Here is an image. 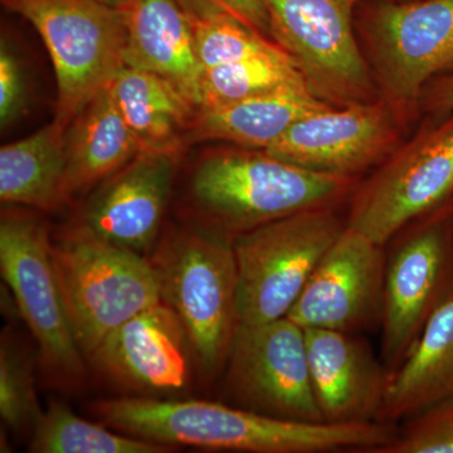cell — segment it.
<instances>
[{
    "instance_id": "52a82bcc",
    "label": "cell",
    "mask_w": 453,
    "mask_h": 453,
    "mask_svg": "<svg viewBox=\"0 0 453 453\" xmlns=\"http://www.w3.org/2000/svg\"><path fill=\"white\" fill-rule=\"evenodd\" d=\"M363 38L375 88L398 115L453 73V0H372Z\"/></svg>"
},
{
    "instance_id": "f1b7e54d",
    "label": "cell",
    "mask_w": 453,
    "mask_h": 453,
    "mask_svg": "<svg viewBox=\"0 0 453 453\" xmlns=\"http://www.w3.org/2000/svg\"><path fill=\"white\" fill-rule=\"evenodd\" d=\"M190 22H203L220 16L237 18L273 40L270 19L261 0H175Z\"/></svg>"
},
{
    "instance_id": "7402d4cb",
    "label": "cell",
    "mask_w": 453,
    "mask_h": 453,
    "mask_svg": "<svg viewBox=\"0 0 453 453\" xmlns=\"http://www.w3.org/2000/svg\"><path fill=\"white\" fill-rule=\"evenodd\" d=\"M65 153L67 199L103 183L142 153L109 86L89 101L65 130Z\"/></svg>"
},
{
    "instance_id": "ac0fdd59",
    "label": "cell",
    "mask_w": 453,
    "mask_h": 453,
    "mask_svg": "<svg viewBox=\"0 0 453 453\" xmlns=\"http://www.w3.org/2000/svg\"><path fill=\"white\" fill-rule=\"evenodd\" d=\"M125 65L163 77L195 104H201L203 67L195 28L175 0H130Z\"/></svg>"
},
{
    "instance_id": "3957f363",
    "label": "cell",
    "mask_w": 453,
    "mask_h": 453,
    "mask_svg": "<svg viewBox=\"0 0 453 453\" xmlns=\"http://www.w3.org/2000/svg\"><path fill=\"white\" fill-rule=\"evenodd\" d=\"M160 296L186 326L205 375L226 365L238 319L234 237L210 226L175 232L153 262Z\"/></svg>"
},
{
    "instance_id": "83f0119b",
    "label": "cell",
    "mask_w": 453,
    "mask_h": 453,
    "mask_svg": "<svg viewBox=\"0 0 453 453\" xmlns=\"http://www.w3.org/2000/svg\"><path fill=\"white\" fill-rule=\"evenodd\" d=\"M405 421L380 453H453V396Z\"/></svg>"
},
{
    "instance_id": "1f68e13d",
    "label": "cell",
    "mask_w": 453,
    "mask_h": 453,
    "mask_svg": "<svg viewBox=\"0 0 453 453\" xmlns=\"http://www.w3.org/2000/svg\"><path fill=\"white\" fill-rule=\"evenodd\" d=\"M101 2L106 3V4L111 5V7L125 9L129 4L130 0H101Z\"/></svg>"
},
{
    "instance_id": "8fae6325",
    "label": "cell",
    "mask_w": 453,
    "mask_h": 453,
    "mask_svg": "<svg viewBox=\"0 0 453 453\" xmlns=\"http://www.w3.org/2000/svg\"><path fill=\"white\" fill-rule=\"evenodd\" d=\"M0 270L16 308L40 347L44 368L76 384L85 377L52 256L47 226L29 211L7 210L0 220Z\"/></svg>"
},
{
    "instance_id": "ba28073f",
    "label": "cell",
    "mask_w": 453,
    "mask_h": 453,
    "mask_svg": "<svg viewBox=\"0 0 453 453\" xmlns=\"http://www.w3.org/2000/svg\"><path fill=\"white\" fill-rule=\"evenodd\" d=\"M386 251L381 359L392 374L453 288V201L405 226Z\"/></svg>"
},
{
    "instance_id": "5bb4252c",
    "label": "cell",
    "mask_w": 453,
    "mask_h": 453,
    "mask_svg": "<svg viewBox=\"0 0 453 453\" xmlns=\"http://www.w3.org/2000/svg\"><path fill=\"white\" fill-rule=\"evenodd\" d=\"M395 115L381 100L330 106L295 122L265 151L305 169L354 178L395 150Z\"/></svg>"
},
{
    "instance_id": "7c38bea8",
    "label": "cell",
    "mask_w": 453,
    "mask_h": 453,
    "mask_svg": "<svg viewBox=\"0 0 453 453\" xmlns=\"http://www.w3.org/2000/svg\"><path fill=\"white\" fill-rule=\"evenodd\" d=\"M237 407L273 418L324 422L310 375L305 329L290 318L238 324L226 362Z\"/></svg>"
},
{
    "instance_id": "f546056e",
    "label": "cell",
    "mask_w": 453,
    "mask_h": 453,
    "mask_svg": "<svg viewBox=\"0 0 453 453\" xmlns=\"http://www.w3.org/2000/svg\"><path fill=\"white\" fill-rule=\"evenodd\" d=\"M28 106L26 73L14 50L3 38L0 46V127L19 120Z\"/></svg>"
},
{
    "instance_id": "2e32d148",
    "label": "cell",
    "mask_w": 453,
    "mask_h": 453,
    "mask_svg": "<svg viewBox=\"0 0 453 453\" xmlns=\"http://www.w3.org/2000/svg\"><path fill=\"white\" fill-rule=\"evenodd\" d=\"M180 155L144 153L100 183L77 226L144 255L159 234Z\"/></svg>"
},
{
    "instance_id": "d6986e66",
    "label": "cell",
    "mask_w": 453,
    "mask_h": 453,
    "mask_svg": "<svg viewBox=\"0 0 453 453\" xmlns=\"http://www.w3.org/2000/svg\"><path fill=\"white\" fill-rule=\"evenodd\" d=\"M453 396V288L390 374L380 422L411 418Z\"/></svg>"
},
{
    "instance_id": "4316f807",
    "label": "cell",
    "mask_w": 453,
    "mask_h": 453,
    "mask_svg": "<svg viewBox=\"0 0 453 453\" xmlns=\"http://www.w3.org/2000/svg\"><path fill=\"white\" fill-rule=\"evenodd\" d=\"M192 25L203 71L280 47L275 41L234 17L220 16Z\"/></svg>"
},
{
    "instance_id": "9c48e42d",
    "label": "cell",
    "mask_w": 453,
    "mask_h": 453,
    "mask_svg": "<svg viewBox=\"0 0 453 453\" xmlns=\"http://www.w3.org/2000/svg\"><path fill=\"white\" fill-rule=\"evenodd\" d=\"M434 119L395 149L354 195L347 225L381 246L453 201V111Z\"/></svg>"
},
{
    "instance_id": "7a4b0ae2",
    "label": "cell",
    "mask_w": 453,
    "mask_h": 453,
    "mask_svg": "<svg viewBox=\"0 0 453 453\" xmlns=\"http://www.w3.org/2000/svg\"><path fill=\"white\" fill-rule=\"evenodd\" d=\"M353 184L354 178L237 146L203 155L190 174L189 201L205 226L235 237L299 211L333 207Z\"/></svg>"
},
{
    "instance_id": "4dcf8cb0",
    "label": "cell",
    "mask_w": 453,
    "mask_h": 453,
    "mask_svg": "<svg viewBox=\"0 0 453 453\" xmlns=\"http://www.w3.org/2000/svg\"><path fill=\"white\" fill-rule=\"evenodd\" d=\"M421 104L434 118H442L453 111V73L429 83L423 92Z\"/></svg>"
},
{
    "instance_id": "d4e9b609",
    "label": "cell",
    "mask_w": 453,
    "mask_h": 453,
    "mask_svg": "<svg viewBox=\"0 0 453 453\" xmlns=\"http://www.w3.org/2000/svg\"><path fill=\"white\" fill-rule=\"evenodd\" d=\"M169 446L124 436L74 414L70 407L50 402L33 428V453H164Z\"/></svg>"
},
{
    "instance_id": "603a6c76",
    "label": "cell",
    "mask_w": 453,
    "mask_h": 453,
    "mask_svg": "<svg viewBox=\"0 0 453 453\" xmlns=\"http://www.w3.org/2000/svg\"><path fill=\"white\" fill-rule=\"evenodd\" d=\"M65 129L56 121L0 149V199L4 204L55 211L65 192Z\"/></svg>"
},
{
    "instance_id": "e0dca14e",
    "label": "cell",
    "mask_w": 453,
    "mask_h": 453,
    "mask_svg": "<svg viewBox=\"0 0 453 453\" xmlns=\"http://www.w3.org/2000/svg\"><path fill=\"white\" fill-rule=\"evenodd\" d=\"M316 403L327 423L380 422L390 372L353 333L305 329Z\"/></svg>"
},
{
    "instance_id": "8992f818",
    "label": "cell",
    "mask_w": 453,
    "mask_h": 453,
    "mask_svg": "<svg viewBox=\"0 0 453 453\" xmlns=\"http://www.w3.org/2000/svg\"><path fill=\"white\" fill-rule=\"evenodd\" d=\"M345 226L332 207H323L235 235L240 324L286 318Z\"/></svg>"
},
{
    "instance_id": "6da1fadb",
    "label": "cell",
    "mask_w": 453,
    "mask_h": 453,
    "mask_svg": "<svg viewBox=\"0 0 453 453\" xmlns=\"http://www.w3.org/2000/svg\"><path fill=\"white\" fill-rule=\"evenodd\" d=\"M107 427L166 446L253 453H380L396 436L395 423L296 422L244 408L193 399L116 398L98 402Z\"/></svg>"
},
{
    "instance_id": "9a60e30c",
    "label": "cell",
    "mask_w": 453,
    "mask_h": 453,
    "mask_svg": "<svg viewBox=\"0 0 453 453\" xmlns=\"http://www.w3.org/2000/svg\"><path fill=\"white\" fill-rule=\"evenodd\" d=\"M89 359L115 383L148 395L187 389L196 363L186 326L163 300L116 327Z\"/></svg>"
},
{
    "instance_id": "44dd1931",
    "label": "cell",
    "mask_w": 453,
    "mask_h": 453,
    "mask_svg": "<svg viewBox=\"0 0 453 453\" xmlns=\"http://www.w3.org/2000/svg\"><path fill=\"white\" fill-rule=\"evenodd\" d=\"M109 89L142 151L181 155L189 145L196 107L174 85L125 65Z\"/></svg>"
},
{
    "instance_id": "cb8c5ba5",
    "label": "cell",
    "mask_w": 453,
    "mask_h": 453,
    "mask_svg": "<svg viewBox=\"0 0 453 453\" xmlns=\"http://www.w3.org/2000/svg\"><path fill=\"white\" fill-rule=\"evenodd\" d=\"M295 88L309 85L296 62L277 47L270 52L203 71L198 110Z\"/></svg>"
},
{
    "instance_id": "484cf974",
    "label": "cell",
    "mask_w": 453,
    "mask_h": 453,
    "mask_svg": "<svg viewBox=\"0 0 453 453\" xmlns=\"http://www.w3.org/2000/svg\"><path fill=\"white\" fill-rule=\"evenodd\" d=\"M42 413L32 359L16 340L3 334L0 344V416L14 432L33 429Z\"/></svg>"
},
{
    "instance_id": "4fadbf2b",
    "label": "cell",
    "mask_w": 453,
    "mask_h": 453,
    "mask_svg": "<svg viewBox=\"0 0 453 453\" xmlns=\"http://www.w3.org/2000/svg\"><path fill=\"white\" fill-rule=\"evenodd\" d=\"M386 258V246L347 225L288 318L303 329L347 333L380 323Z\"/></svg>"
},
{
    "instance_id": "30bf717a",
    "label": "cell",
    "mask_w": 453,
    "mask_h": 453,
    "mask_svg": "<svg viewBox=\"0 0 453 453\" xmlns=\"http://www.w3.org/2000/svg\"><path fill=\"white\" fill-rule=\"evenodd\" d=\"M271 35L299 65L310 89L333 106L372 101L375 89L354 31L369 0H261Z\"/></svg>"
},
{
    "instance_id": "5b68a950",
    "label": "cell",
    "mask_w": 453,
    "mask_h": 453,
    "mask_svg": "<svg viewBox=\"0 0 453 453\" xmlns=\"http://www.w3.org/2000/svg\"><path fill=\"white\" fill-rule=\"evenodd\" d=\"M35 29L46 44L57 82L55 119L67 130L89 101L125 67L124 9L101 0H0Z\"/></svg>"
},
{
    "instance_id": "ffe728a7",
    "label": "cell",
    "mask_w": 453,
    "mask_h": 453,
    "mask_svg": "<svg viewBox=\"0 0 453 453\" xmlns=\"http://www.w3.org/2000/svg\"><path fill=\"white\" fill-rule=\"evenodd\" d=\"M309 88H295L196 111L188 144L231 142L265 150L295 122L330 107Z\"/></svg>"
},
{
    "instance_id": "277c9868",
    "label": "cell",
    "mask_w": 453,
    "mask_h": 453,
    "mask_svg": "<svg viewBox=\"0 0 453 453\" xmlns=\"http://www.w3.org/2000/svg\"><path fill=\"white\" fill-rule=\"evenodd\" d=\"M74 338L85 357L133 316L162 301L153 262L73 226L52 242Z\"/></svg>"
}]
</instances>
